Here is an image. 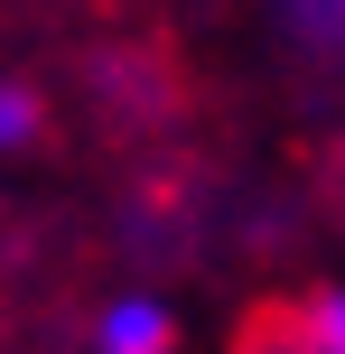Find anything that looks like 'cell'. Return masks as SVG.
<instances>
[{
    "label": "cell",
    "mask_w": 345,
    "mask_h": 354,
    "mask_svg": "<svg viewBox=\"0 0 345 354\" xmlns=\"http://www.w3.org/2000/svg\"><path fill=\"white\" fill-rule=\"evenodd\" d=\"M234 354H317V345H308V326H299V308H271V317L243 326V345H234Z\"/></svg>",
    "instance_id": "obj_3"
},
{
    "label": "cell",
    "mask_w": 345,
    "mask_h": 354,
    "mask_svg": "<svg viewBox=\"0 0 345 354\" xmlns=\"http://www.w3.org/2000/svg\"><path fill=\"white\" fill-rule=\"evenodd\" d=\"M93 354H178V317L149 289H131V299H112L93 317Z\"/></svg>",
    "instance_id": "obj_1"
},
{
    "label": "cell",
    "mask_w": 345,
    "mask_h": 354,
    "mask_svg": "<svg viewBox=\"0 0 345 354\" xmlns=\"http://www.w3.org/2000/svg\"><path fill=\"white\" fill-rule=\"evenodd\" d=\"M280 19L308 56H345V0H280Z\"/></svg>",
    "instance_id": "obj_2"
},
{
    "label": "cell",
    "mask_w": 345,
    "mask_h": 354,
    "mask_svg": "<svg viewBox=\"0 0 345 354\" xmlns=\"http://www.w3.org/2000/svg\"><path fill=\"white\" fill-rule=\"evenodd\" d=\"M299 326H308L317 354H345V289H308L299 299Z\"/></svg>",
    "instance_id": "obj_4"
},
{
    "label": "cell",
    "mask_w": 345,
    "mask_h": 354,
    "mask_svg": "<svg viewBox=\"0 0 345 354\" xmlns=\"http://www.w3.org/2000/svg\"><path fill=\"white\" fill-rule=\"evenodd\" d=\"M37 131H47V103L28 84H0V149H28Z\"/></svg>",
    "instance_id": "obj_5"
}]
</instances>
